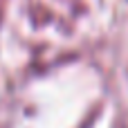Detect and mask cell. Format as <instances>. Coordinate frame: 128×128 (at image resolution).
I'll use <instances>...</instances> for the list:
<instances>
[{
	"label": "cell",
	"instance_id": "1",
	"mask_svg": "<svg viewBox=\"0 0 128 128\" xmlns=\"http://www.w3.org/2000/svg\"><path fill=\"white\" fill-rule=\"evenodd\" d=\"M0 27H2V11H0Z\"/></svg>",
	"mask_w": 128,
	"mask_h": 128
}]
</instances>
